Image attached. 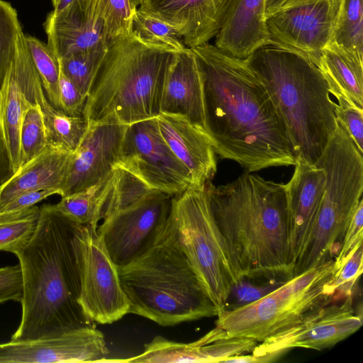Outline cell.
I'll return each instance as SVG.
<instances>
[{
    "instance_id": "obj_32",
    "label": "cell",
    "mask_w": 363,
    "mask_h": 363,
    "mask_svg": "<svg viewBox=\"0 0 363 363\" xmlns=\"http://www.w3.org/2000/svg\"><path fill=\"white\" fill-rule=\"evenodd\" d=\"M132 30L143 41L178 52L186 50L177 28L140 8L134 10Z\"/></svg>"
},
{
    "instance_id": "obj_38",
    "label": "cell",
    "mask_w": 363,
    "mask_h": 363,
    "mask_svg": "<svg viewBox=\"0 0 363 363\" xmlns=\"http://www.w3.org/2000/svg\"><path fill=\"white\" fill-rule=\"evenodd\" d=\"M363 244L359 245L330 281L333 299L353 296L357 279L362 272Z\"/></svg>"
},
{
    "instance_id": "obj_16",
    "label": "cell",
    "mask_w": 363,
    "mask_h": 363,
    "mask_svg": "<svg viewBox=\"0 0 363 363\" xmlns=\"http://www.w3.org/2000/svg\"><path fill=\"white\" fill-rule=\"evenodd\" d=\"M127 127L117 123L89 125L73 152L61 197L94 185L115 169Z\"/></svg>"
},
{
    "instance_id": "obj_15",
    "label": "cell",
    "mask_w": 363,
    "mask_h": 363,
    "mask_svg": "<svg viewBox=\"0 0 363 363\" xmlns=\"http://www.w3.org/2000/svg\"><path fill=\"white\" fill-rule=\"evenodd\" d=\"M109 352L104 333L86 325L52 337L0 344V363L102 362Z\"/></svg>"
},
{
    "instance_id": "obj_14",
    "label": "cell",
    "mask_w": 363,
    "mask_h": 363,
    "mask_svg": "<svg viewBox=\"0 0 363 363\" xmlns=\"http://www.w3.org/2000/svg\"><path fill=\"white\" fill-rule=\"evenodd\" d=\"M342 0H298L266 16L269 44L296 52L316 65L331 42Z\"/></svg>"
},
{
    "instance_id": "obj_11",
    "label": "cell",
    "mask_w": 363,
    "mask_h": 363,
    "mask_svg": "<svg viewBox=\"0 0 363 363\" xmlns=\"http://www.w3.org/2000/svg\"><path fill=\"white\" fill-rule=\"evenodd\" d=\"M362 325V316L355 312L350 296L341 303H330L311 311L295 324L258 342L250 354L234 356L225 362H269L292 348L322 350L348 337Z\"/></svg>"
},
{
    "instance_id": "obj_8",
    "label": "cell",
    "mask_w": 363,
    "mask_h": 363,
    "mask_svg": "<svg viewBox=\"0 0 363 363\" xmlns=\"http://www.w3.org/2000/svg\"><path fill=\"white\" fill-rule=\"evenodd\" d=\"M333 259L287 279L260 299L224 311L211 330L216 338H250L259 342L331 303Z\"/></svg>"
},
{
    "instance_id": "obj_45",
    "label": "cell",
    "mask_w": 363,
    "mask_h": 363,
    "mask_svg": "<svg viewBox=\"0 0 363 363\" xmlns=\"http://www.w3.org/2000/svg\"><path fill=\"white\" fill-rule=\"evenodd\" d=\"M14 174L9 154L0 127V186Z\"/></svg>"
},
{
    "instance_id": "obj_20",
    "label": "cell",
    "mask_w": 363,
    "mask_h": 363,
    "mask_svg": "<svg viewBox=\"0 0 363 363\" xmlns=\"http://www.w3.org/2000/svg\"><path fill=\"white\" fill-rule=\"evenodd\" d=\"M258 342L250 338H215L209 331L189 343L155 337L138 355L125 359L105 362L129 363L224 362L236 355L250 352Z\"/></svg>"
},
{
    "instance_id": "obj_3",
    "label": "cell",
    "mask_w": 363,
    "mask_h": 363,
    "mask_svg": "<svg viewBox=\"0 0 363 363\" xmlns=\"http://www.w3.org/2000/svg\"><path fill=\"white\" fill-rule=\"evenodd\" d=\"M31 240L14 253L22 274L21 319L11 337L28 340L58 336L70 330L95 325L84 314L78 299L80 279L73 237L76 223L40 206Z\"/></svg>"
},
{
    "instance_id": "obj_17",
    "label": "cell",
    "mask_w": 363,
    "mask_h": 363,
    "mask_svg": "<svg viewBox=\"0 0 363 363\" xmlns=\"http://www.w3.org/2000/svg\"><path fill=\"white\" fill-rule=\"evenodd\" d=\"M11 64L25 98L30 103L38 104L40 108L48 145L58 146L74 152L88 129V123L82 116L67 115L50 102L25 38H20L18 40Z\"/></svg>"
},
{
    "instance_id": "obj_49",
    "label": "cell",
    "mask_w": 363,
    "mask_h": 363,
    "mask_svg": "<svg viewBox=\"0 0 363 363\" xmlns=\"http://www.w3.org/2000/svg\"><path fill=\"white\" fill-rule=\"evenodd\" d=\"M152 1V0H145L143 2H147V1Z\"/></svg>"
},
{
    "instance_id": "obj_44",
    "label": "cell",
    "mask_w": 363,
    "mask_h": 363,
    "mask_svg": "<svg viewBox=\"0 0 363 363\" xmlns=\"http://www.w3.org/2000/svg\"><path fill=\"white\" fill-rule=\"evenodd\" d=\"M57 194L50 189H35L16 195L0 206V213H13L35 206L52 195Z\"/></svg>"
},
{
    "instance_id": "obj_36",
    "label": "cell",
    "mask_w": 363,
    "mask_h": 363,
    "mask_svg": "<svg viewBox=\"0 0 363 363\" xmlns=\"http://www.w3.org/2000/svg\"><path fill=\"white\" fill-rule=\"evenodd\" d=\"M21 30L16 9L10 3L0 0V86L13 58Z\"/></svg>"
},
{
    "instance_id": "obj_31",
    "label": "cell",
    "mask_w": 363,
    "mask_h": 363,
    "mask_svg": "<svg viewBox=\"0 0 363 363\" xmlns=\"http://www.w3.org/2000/svg\"><path fill=\"white\" fill-rule=\"evenodd\" d=\"M331 42L363 57V0H342Z\"/></svg>"
},
{
    "instance_id": "obj_34",
    "label": "cell",
    "mask_w": 363,
    "mask_h": 363,
    "mask_svg": "<svg viewBox=\"0 0 363 363\" xmlns=\"http://www.w3.org/2000/svg\"><path fill=\"white\" fill-rule=\"evenodd\" d=\"M20 167L43 152L48 146L43 116L38 104L28 102L22 121Z\"/></svg>"
},
{
    "instance_id": "obj_22",
    "label": "cell",
    "mask_w": 363,
    "mask_h": 363,
    "mask_svg": "<svg viewBox=\"0 0 363 363\" xmlns=\"http://www.w3.org/2000/svg\"><path fill=\"white\" fill-rule=\"evenodd\" d=\"M160 113L184 117L207 135L202 82L190 48L178 52L168 69L162 93Z\"/></svg>"
},
{
    "instance_id": "obj_25",
    "label": "cell",
    "mask_w": 363,
    "mask_h": 363,
    "mask_svg": "<svg viewBox=\"0 0 363 363\" xmlns=\"http://www.w3.org/2000/svg\"><path fill=\"white\" fill-rule=\"evenodd\" d=\"M72 155L63 147L48 145L0 186V206L16 195L30 190L50 189L62 196Z\"/></svg>"
},
{
    "instance_id": "obj_19",
    "label": "cell",
    "mask_w": 363,
    "mask_h": 363,
    "mask_svg": "<svg viewBox=\"0 0 363 363\" xmlns=\"http://www.w3.org/2000/svg\"><path fill=\"white\" fill-rule=\"evenodd\" d=\"M233 1L152 0L138 8L175 26L191 48L216 37Z\"/></svg>"
},
{
    "instance_id": "obj_1",
    "label": "cell",
    "mask_w": 363,
    "mask_h": 363,
    "mask_svg": "<svg viewBox=\"0 0 363 363\" xmlns=\"http://www.w3.org/2000/svg\"><path fill=\"white\" fill-rule=\"evenodd\" d=\"M190 49L201 74L206 131L215 152L250 172L294 165L284 123L247 60L208 43Z\"/></svg>"
},
{
    "instance_id": "obj_47",
    "label": "cell",
    "mask_w": 363,
    "mask_h": 363,
    "mask_svg": "<svg viewBox=\"0 0 363 363\" xmlns=\"http://www.w3.org/2000/svg\"><path fill=\"white\" fill-rule=\"evenodd\" d=\"M74 0H52L53 11L59 12L66 8Z\"/></svg>"
},
{
    "instance_id": "obj_30",
    "label": "cell",
    "mask_w": 363,
    "mask_h": 363,
    "mask_svg": "<svg viewBox=\"0 0 363 363\" xmlns=\"http://www.w3.org/2000/svg\"><path fill=\"white\" fill-rule=\"evenodd\" d=\"M108 45L103 42L87 50L58 59L61 71L86 97Z\"/></svg>"
},
{
    "instance_id": "obj_23",
    "label": "cell",
    "mask_w": 363,
    "mask_h": 363,
    "mask_svg": "<svg viewBox=\"0 0 363 363\" xmlns=\"http://www.w3.org/2000/svg\"><path fill=\"white\" fill-rule=\"evenodd\" d=\"M156 118L164 140L189 169L192 184L206 186L217 171L216 152L208 137L180 116L160 113Z\"/></svg>"
},
{
    "instance_id": "obj_21",
    "label": "cell",
    "mask_w": 363,
    "mask_h": 363,
    "mask_svg": "<svg viewBox=\"0 0 363 363\" xmlns=\"http://www.w3.org/2000/svg\"><path fill=\"white\" fill-rule=\"evenodd\" d=\"M291 179L285 184L290 215V251L294 266L301 253L320 207L326 181L325 169L296 160Z\"/></svg>"
},
{
    "instance_id": "obj_42",
    "label": "cell",
    "mask_w": 363,
    "mask_h": 363,
    "mask_svg": "<svg viewBox=\"0 0 363 363\" xmlns=\"http://www.w3.org/2000/svg\"><path fill=\"white\" fill-rule=\"evenodd\" d=\"M58 89L60 110L69 116H82L86 97L61 69L60 71Z\"/></svg>"
},
{
    "instance_id": "obj_18",
    "label": "cell",
    "mask_w": 363,
    "mask_h": 363,
    "mask_svg": "<svg viewBox=\"0 0 363 363\" xmlns=\"http://www.w3.org/2000/svg\"><path fill=\"white\" fill-rule=\"evenodd\" d=\"M44 28L47 45L58 59L106 43L101 0H74L59 12L52 11Z\"/></svg>"
},
{
    "instance_id": "obj_37",
    "label": "cell",
    "mask_w": 363,
    "mask_h": 363,
    "mask_svg": "<svg viewBox=\"0 0 363 363\" xmlns=\"http://www.w3.org/2000/svg\"><path fill=\"white\" fill-rule=\"evenodd\" d=\"M106 42L132 31L134 10L130 0H101Z\"/></svg>"
},
{
    "instance_id": "obj_35",
    "label": "cell",
    "mask_w": 363,
    "mask_h": 363,
    "mask_svg": "<svg viewBox=\"0 0 363 363\" xmlns=\"http://www.w3.org/2000/svg\"><path fill=\"white\" fill-rule=\"evenodd\" d=\"M153 191L128 172L116 167L113 184L103 209L102 220Z\"/></svg>"
},
{
    "instance_id": "obj_26",
    "label": "cell",
    "mask_w": 363,
    "mask_h": 363,
    "mask_svg": "<svg viewBox=\"0 0 363 363\" xmlns=\"http://www.w3.org/2000/svg\"><path fill=\"white\" fill-rule=\"evenodd\" d=\"M317 66L330 94L363 109V57L330 42L322 51Z\"/></svg>"
},
{
    "instance_id": "obj_48",
    "label": "cell",
    "mask_w": 363,
    "mask_h": 363,
    "mask_svg": "<svg viewBox=\"0 0 363 363\" xmlns=\"http://www.w3.org/2000/svg\"><path fill=\"white\" fill-rule=\"evenodd\" d=\"M145 0H130L131 6L133 9L139 7Z\"/></svg>"
},
{
    "instance_id": "obj_6",
    "label": "cell",
    "mask_w": 363,
    "mask_h": 363,
    "mask_svg": "<svg viewBox=\"0 0 363 363\" xmlns=\"http://www.w3.org/2000/svg\"><path fill=\"white\" fill-rule=\"evenodd\" d=\"M178 51L146 43L134 32L114 39L91 82L82 116L89 125H126L160 113L163 86Z\"/></svg>"
},
{
    "instance_id": "obj_10",
    "label": "cell",
    "mask_w": 363,
    "mask_h": 363,
    "mask_svg": "<svg viewBox=\"0 0 363 363\" xmlns=\"http://www.w3.org/2000/svg\"><path fill=\"white\" fill-rule=\"evenodd\" d=\"M80 293L79 303L93 323L111 324L129 313L118 266L111 258L97 228L77 225L73 237Z\"/></svg>"
},
{
    "instance_id": "obj_29",
    "label": "cell",
    "mask_w": 363,
    "mask_h": 363,
    "mask_svg": "<svg viewBox=\"0 0 363 363\" xmlns=\"http://www.w3.org/2000/svg\"><path fill=\"white\" fill-rule=\"evenodd\" d=\"M40 208L35 205L22 211L0 213V251L16 253L33 238Z\"/></svg>"
},
{
    "instance_id": "obj_41",
    "label": "cell",
    "mask_w": 363,
    "mask_h": 363,
    "mask_svg": "<svg viewBox=\"0 0 363 363\" xmlns=\"http://www.w3.org/2000/svg\"><path fill=\"white\" fill-rule=\"evenodd\" d=\"M363 199L355 210L342 240L338 253L333 259L334 272L338 270L351 256L355 249L362 244Z\"/></svg>"
},
{
    "instance_id": "obj_28",
    "label": "cell",
    "mask_w": 363,
    "mask_h": 363,
    "mask_svg": "<svg viewBox=\"0 0 363 363\" xmlns=\"http://www.w3.org/2000/svg\"><path fill=\"white\" fill-rule=\"evenodd\" d=\"M115 177V169L106 177L82 191L62 196L53 209L67 220L98 228L103 209Z\"/></svg>"
},
{
    "instance_id": "obj_12",
    "label": "cell",
    "mask_w": 363,
    "mask_h": 363,
    "mask_svg": "<svg viewBox=\"0 0 363 363\" xmlns=\"http://www.w3.org/2000/svg\"><path fill=\"white\" fill-rule=\"evenodd\" d=\"M116 167L173 196L192 184L189 169L162 136L157 118L128 125Z\"/></svg>"
},
{
    "instance_id": "obj_43",
    "label": "cell",
    "mask_w": 363,
    "mask_h": 363,
    "mask_svg": "<svg viewBox=\"0 0 363 363\" xmlns=\"http://www.w3.org/2000/svg\"><path fill=\"white\" fill-rule=\"evenodd\" d=\"M22 274L20 265L0 267V303L21 301Z\"/></svg>"
},
{
    "instance_id": "obj_9",
    "label": "cell",
    "mask_w": 363,
    "mask_h": 363,
    "mask_svg": "<svg viewBox=\"0 0 363 363\" xmlns=\"http://www.w3.org/2000/svg\"><path fill=\"white\" fill-rule=\"evenodd\" d=\"M169 216L183 250L219 315L233 286L243 276L214 220L206 186L191 184L174 196Z\"/></svg>"
},
{
    "instance_id": "obj_2",
    "label": "cell",
    "mask_w": 363,
    "mask_h": 363,
    "mask_svg": "<svg viewBox=\"0 0 363 363\" xmlns=\"http://www.w3.org/2000/svg\"><path fill=\"white\" fill-rule=\"evenodd\" d=\"M214 220L243 278L293 277L285 184L246 171L235 180L206 184Z\"/></svg>"
},
{
    "instance_id": "obj_24",
    "label": "cell",
    "mask_w": 363,
    "mask_h": 363,
    "mask_svg": "<svg viewBox=\"0 0 363 363\" xmlns=\"http://www.w3.org/2000/svg\"><path fill=\"white\" fill-rule=\"evenodd\" d=\"M215 38L216 48L240 59L268 45L266 0H234Z\"/></svg>"
},
{
    "instance_id": "obj_27",
    "label": "cell",
    "mask_w": 363,
    "mask_h": 363,
    "mask_svg": "<svg viewBox=\"0 0 363 363\" xmlns=\"http://www.w3.org/2000/svg\"><path fill=\"white\" fill-rule=\"evenodd\" d=\"M28 102L18 84L10 64L0 86V127L14 173L20 167L21 128Z\"/></svg>"
},
{
    "instance_id": "obj_7",
    "label": "cell",
    "mask_w": 363,
    "mask_h": 363,
    "mask_svg": "<svg viewBox=\"0 0 363 363\" xmlns=\"http://www.w3.org/2000/svg\"><path fill=\"white\" fill-rule=\"evenodd\" d=\"M315 164L325 171V191L293 276L333 259L362 199L363 154L338 121Z\"/></svg>"
},
{
    "instance_id": "obj_5",
    "label": "cell",
    "mask_w": 363,
    "mask_h": 363,
    "mask_svg": "<svg viewBox=\"0 0 363 363\" xmlns=\"http://www.w3.org/2000/svg\"><path fill=\"white\" fill-rule=\"evenodd\" d=\"M118 270L130 303L129 313L162 326L219 314L183 250L169 216L150 248Z\"/></svg>"
},
{
    "instance_id": "obj_40",
    "label": "cell",
    "mask_w": 363,
    "mask_h": 363,
    "mask_svg": "<svg viewBox=\"0 0 363 363\" xmlns=\"http://www.w3.org/2000/svg\"><path fill=\"white\" fill-rule=\"evenodd\" d=\"M335 112L359 151L363 154V109L351 104L342 96L336 99Z\"/></svg>"
},
{
    "instance_id": "obj_13",
    "label": "cell",
    "mask_w": 363,
    "mask_h": 363,
    "mask_svg": "<svg viewBox=\"0 0 363 363\" xmlns=\"http://www.w3.org/2000/svg\"><path fill=\"white\" fill-rule=\"evenodd\" d=\"M172 198L153 190L102 220L97 231L118 267L138 258L155 242L169 216Z\"/></svg>"
},
{
    "instance_id": "obj_33",
    "label": "cell",
    "mask_w": 363,
    "mask_h": 363,
    "mask_svg": "<svg viewBox=\"0 0 363 363\" xmlns=\"http://www.w3.org/2000/svg\"><path fill=\"white\" fill-rule=\"evenodd\" d=\"M26 40L34 65L40 75L46 96L52 105L60 110L59 60L47 44L35 37L26 35Z\"/></svg>"
},
{
    "instance_id": "obj_39",
    "label": "cell",
    "mask_w": 363,
    "mask_h": 363,
    "mask_svg": "<svg viewBox=\"0 0 363 363\" xmlns=\"http://www.w3.org/2000/svg\"><path fill=\"white\" fill-rule=\"evenodd\" d=\"M286 280H255L243 278L233 286L224 311L255 302Z\"/></svg>"
},
{
    "instance_id": "obj_46",
    "label": "cell",
    "mask_w": 363,
    "mask_h": 363,
    "mask_svg": "<svg viewBox=\"0 0 363 363\" xmlns=\"http://www.w3.org/2000/svg\"><path fill=\"white\" fill-rule=\"evenodd\" d=\"M298 0H266V16Z\"/></svg>"
},
{
    "instance_id": "obj_4",
    "label": "cell",
    "mask_w": 363,
    "mask_h": 363,
    "mask_svg": "<svg viewBox=\"0 0 363 363\" xmlns=\"http://www.w3.org/2000/svg\"><path fill=\"white\" fill-rule=\"evenodd\" d=\"M246 60L284 123L296 160L314 164L337 127L335 102L322 72L306 56L270 44Z\"/></svg>"
}]
</instances>
